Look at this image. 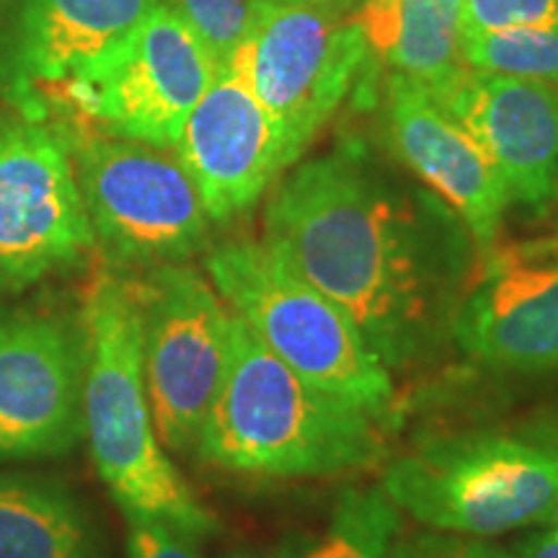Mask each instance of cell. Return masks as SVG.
<instances>
[{"mask_svg": "<svg viewBox=\"0 0 558 558\" xmlns=\"http://www.w3.org/2000/svg\"><path fill=\"white\" fill-rule=\"evenodd\" d=\"M262 241L352 318L390 373L448 352L481 259L456 209L396 184L357 145L298 163L279 181Z\"/></svg>", "mask_w": 558, "mask_h": 558, "instance_id": "cell-1", "label": "cell"}, {"mask_svg": "<svg viewBox=\"0 0 558 558\" xmlns=\"http://www.w3.org/2000/svg\"><path fill=\"white\" fill-rule=\"evenodd\" d=\"M380 418L333 399L275 357L233 313L220 390L197 439L209 469L254 478H331L386 458Z\"/></svg>", "mask_w": 558, "mask_h": 558, "instance_id": "cell-2", "label": "cell"}, {"mask_svg": "<svg viewBox=\"0 0 558 558\" xmlns=\"http://www.w3.org/2000/svg\"><path fill=\"white\" fill-rule=\"evenodd\" d=\"M86 380L83 435L124 520H158L209 538L220 522L160 445L143 375L137 311L122 271H99L83 298Z\"/></svg>", "mask_w": 558, "mask_h": 558, "instance_id": "cell-3", "label": "cell"}, {"mask_svg": "<svg viewBox=\"0 0 558 558\" xmlns=\"http://www.w3.org/2000/svg\"><path fill=\"white\" fill-rule=\"evenodd\" d=\"M209 282L262 344L311 386L386 422L396 407L393 373L352 318L279 251L254 239L207 251Z\"/></svg>", "mask_w": 558, "mask_h": 558, "instance_id": "cell-4", "label": "cell"}, {"mask_svg": "<svg viewBox=\"0 0 558 558\" xmlns=\"http://www.w3.org/2000/svg\"><path fill=\"white\" fill-rule=\"evenodd\" d=\"M383 492L439 533L492 538L548 525L558 501V435L473 429L439 435L393 458Z\"/></svg>", "mask_w": 558, "mask_h": 558, "instance_id": "cell-5", "label": "cell"}, {"mask_svg": "<svg viewBox=\"0 0 558 558\" xmlns=\"http://www.w3.org/2000/svg\"><path fill=\"white\" fill-rule=\"evenodd\" d=\"M62 128L96 248L111 267L137 271L184 264L209 248L213 220L177 156L81 122Z\"/></svg>", "mask_w": 558, "mask_h": 558, "instance_id": "cell-6", "label": "cell"}, {"mask_svg": "<svg viewBox=\"0 0 558 558\" xmlns=\"http://www.w3.org/2000/svg\"><path fill=\"white\" fill-rule=\"evenodd\" d=\"M140 324L143 375L158 439L194 452L230 354L233 311L190 264L124 271Z\"/></svg>", "mask_w": 558, "mask_h": 558, "instance_id": "cell-7", "label": "cell"}, {"mask_svg": "<svg viewBox=\"0 0 558 558\" xmlns=\"http://www.w3.org/2000/svg\"><path fill=\"white\" fill-rule=\"evenodd\" d=\"M215 60L171 3L109 47L47 99L86 128L156 148H177L186 117L215 78Z\"/></svg>", "mask_w": 558, "mask_h": 558, "instance_id": "cell-8", "label": "cell"}, {"mask_svg": "<svg viewBox=\"0 0 558 558\" xmlns=\"http://www.w3.org/2000/svg\"><path fill=\"white\" fill-rule=\"evenodd\" d=\"M369 52L354 11L254 3L251 29L228 65L275 120L292 169L344 104Z\"/></svg>", "mask_w": 558, "mask_h": 558, "instance_id": "cell-9", "label": "cell"}, {"mask_svg": "<svg viewBox=\"0 0 558 558\" xmlns=\"http://www.w3.org/2000/svg\"><path fill=\"white\" fill-rule=\"evenodd\" d=\"M96 251L68 132L0 114V290L21 292L81 267Z\"/></svg>", "mask_w": 558, "mask_h": 558, "instance_id": "cell-10", "label": "cell"}, {"mask_svg": "<svg viewBox=\"0 0 558 558\" xmlns=\"http://www.w3.org/2000/svg\"><path fill=\"white\" fill-rule=\"evenodd\" d=\"M81 316L0 305V458L65 456L83 437Z\"/></svg>", "mask_w": 558, "mask_h": 558, "instance_id": "cell-11", "label": "cell"}, {"mask_svg": "<svg viewBox=\"0 0 558 558\" xmlns=\"http://www.w3.org/2000/svg\"><path fill=\"white\" fill-rule=\"evenodd\" d=\"M169 0H0V96L32 120H50L62 81L137 29Z\"/></svg>", "mask_w": 558, "mask_h": 558, "instance_id": "cell-12", "label": "cell"}, {"mask_svg": "<svg viewBox=\"0 0 558 558\" xmlns=\"http://www.w3.org/2000/svg\"><path fill=\"white\" fill-rule=\"evenodd\" d=\"M173 150L213 222L251 213L290 169L275 120L233 65L215 70Z\"/></svg>", "mask_w": 558, "mask_h": 558, "instance_id": "cell-13", "label": "cell"}, {"mask_svg": "<svg viewBox=\"0 0 558 558\" xmlns=\"http://www.w3.org/2000/svg\"><path fill=\"white\" fill-rule=\"evenodd\" d=\"M481 145L509 207L546 215L558 202V88L469 68L435 99Z\"/></svg>", "mask_w": 558, "mask_h": 558, "instance_id": "cell-14", "label": "cell"}, {"mask_svg": "<svg viewBox=\"0 0 558 558\" xmlns=\"http://www.w3.org/2000/svg\"><path fill=\"white\" fill-rule=\"evenodd\" d=\"M452 344L499 373H558V259H530L509 246L481 254Z\"/></svg>", "mask_w": 558, "mask_h": 558, "instance_id": "cell-15", "label": "cell"}, {"mask_svg": "<svg viewBox=\"0 0 558 558\" xmlns=\"http://www.w3.org/2000/svg\"><path fill=\"white\" fill-rule=\"evenodd\" d=\"M386 137L396 158L456 209L478 254L497 246L509 202L492 160L450 111L396 73L386 88Z\"/></svg>", "mask_w": 558, "mask_h": 558, "instance_id": "cell-16", "label": "cell"}, {"mask_svg": "<svg viewBox=\"0 0 558 558\" xmlns=\"http://www.w3.org/2000/svg\"><path fill=\"white\" fill-rule=\"evenodd\" d=\"M354 16L369 50L396 75L418 83L432 99H439L469 70L460 0H360Z\"/></svg>", "mask_w": 558, "mask_h": 558, "instance_id": "cell-17", "label": "cell"}, {"mask_svg": "<svg viewBox=\"0 0 558 558\" xmlns=\"http://www.w3.org/2000/svg\"><path fill=\"white\" fill-rule=\"evenodd\" d=\"M0 558H107L99 530L65 486L0 473Z\"/></svg>", "mask_w": 558, "mask_h": 558, "instance_id": "cell-18", "label": "cell"}, {"mask_svg": "<svg viewBox=\"0 0 558 558\" xmlns=\"http://www.w3.org/2000/svg\"><path fill=\"white\" fill-rule=\"evenodd\" d=\"M403 512L383 486H349L333 499L326 525L295 533L277 546L279 558H388L401 535Z\"/></svg>", "mask_w": 558, "mask_h": 558, "instance_id": "cell-19", "label": "cell"}, {"mask_svg": "<svg viewBox=\"0 0 558 558\" xmlns=\"http://www.w3.org/2000/svg\"><path fill=\"white\" fill-rule=\"evenodd\" d=\"M463 58L469 68L520 75L558 88V26L463 39Z\"/></svg>", "mask_w": 558, "mask_h": 558, "instance_id": "cell-20", "label": "cell"}, {"mask_svg": "<svg viewBox=\"0 0 558 558\" xmlns=\"http://www.w3.org/2000/svg\"><path fill=\"white\" fill-rule=\"evenodd\" d=\"M169 3L197 34L218 68L233 60L254 21V0H169Z\"/></svg>", "mask_w": 558, "mask_h": 558, "instance_id": "cell-21", "label": "cell"}, {"mask_svg": "<svg viewBox=\"0 0 558 558\" xmlns=\"http://www.w3.org/2000/svg\"><path fill=\"white\" fill-rule=\"evenodd\" d=\"M558 26V0H460L463 39Z\"/></svg>", "mask_w": 558, "mask_h": 558, "instance_id": "cell-22", "label": "cell"}, {"mask_svg": "<svg viewBox=\"0 0 558 558\" xmlns=\"http://www.w3.org/2000/svg\"><path fill=\"white\" fill-rule=\"evenodd\" d=\"M388 558H514L484 538L456 533H411L399 535L388 550Z\"/></svg>", "mask_w": 558, "mask_h": 558, "instance_id": "cell-23", "label": "cell"}, {"mask_svg": "<svg viewBox=\"0 0 558 558\" xmlns=\"http://www.w3.org/2000/svg\"><path fill=\"white\" fill-rule=\"evenodd\" d=\"M130 558H202L197 538L158 520H128Z\"/></svg>", "mask_w": 558, "mask_h": 558, "instance_id": "cell-24", "label": "cell"}, {"mask_svg": "<svg viewBox=\"0 0 558 558\" xmlns=\"http://www.w3.org/2000/svg\"><path fill=\"white\" fill-rule=\"evenodd\" d=\"M514 558H558V533L556 530H541V533L522 538L512 550Z\"/></svg>", "mask_w": 558, "mask_h": 558, "instance_id": "cell-25", "label": "cell"}, {"mask_svg": "<svg viewBox=\"0 0 558 558\" xmlns=\"http://www.w3.org/2000/svg\"><path fill=\"white\" fill-rule=\"evenodd\" d=\"M509 248L520 256H530V259H558V228L548 235H538V239L509 243Z\"/></svg>", "mask_w": 558, "mask_h": 558, "instance_id": "cell-26", "label": "cell"}, {"mask_svg": "<svg viewBox=\"0 0 558 558\" xmlns=\"http://www.w3.org/2000/svg\"><path fill=\"white\" fill-rule=\"evenodd\" d=\"M256 5L269 9H333V11H357L360 0H254Z\"/></svg>", "mask_w": 558, "mask_h": 558, "instance_id": "cell-27", "label": "cell"}, {"mask_svg": "<svg viewBox=\"0 0 558 558\" xmlns=\"http://www.w3.org/2000/svg\"><path fill=\"white\" fill-rule=\"evenodd\" d=\"M220 558H279V556H277V548L275 550H262V548L241 546V548L228 550V554L220 556Z\"/></svg>", "mask_w": 558, "mask_h": 558, "instance_id": "cell-28", "label": "cell"}, {"mask_svg": "<svg viewBox=\"0 0 558 558\" xmlns=\"http://www.w3.org/2000/svg\"><path fill=\"white\" fill-rule=\"evenodd\" d=\"M548 527L556 530V533H558V501H556V507H554V514H550V520H548Z\"/></svg>", "mask_w": 558, "mask_h": 558, "instance_id": "cell-29", "label": "cell"}]
</instances>
